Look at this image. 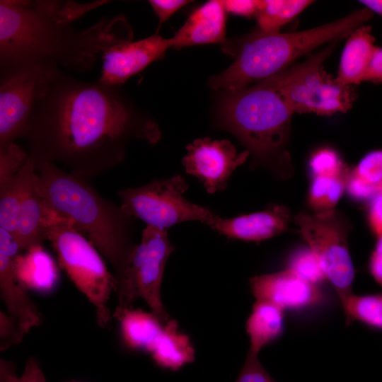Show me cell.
Instances as JSON below:
<instances>
[{
  "label": "cell",
  "instance_id": "1",
  "mask_svg": "<svg viewBox=\"0 0 382 382\" xmlns=\"http://www.w3.org/2000/svg\"><path fill=\"white\" fill-rule=\"evenodd\" d=\"M118 88L82 81L57 68L40 95L25 137L35 165L59 162L86 178L121 163L130 140L156 143V125Z\"/></svg>",
  "mask_w": 382,
  "mask_h": 382
},
{
  "label": "cell",
  "instance_id": "2",
  "mask_svg": "<svg viewBox=\"0 0 382 382\" xmlns=\"http://www.w3.org/2000/svg\"><path fill=\"white\" fill-rule=\"evenodd\" d=\"M111 1H0V76L37 64L91 70L99 54L131 41L132 31L122 16L103 18L78 30L73 23Z\"/></svg>",
  "mask_w": 382,
  "mask_h": 382
},
{
  "label": "cell",
  "instance_id": "3",
  "mask_svg": "<svg viewBox=\"0 0 382 382\" xmlns=\"http://www.w3.org/2000/svg\"><path fill=\"white\" fill-rule=\"evenodd\" d=\"M37 190L47 206L71 221L111 265L113 277L124 270L136 244L134 218L103 198L86 178L57 164L35 165Z\"/></svg>",
  "mask_w": 382,
  "mask_h": 382
},
{
  "label": "cell",
  "instance_id": "4",
  "mask_svg": "<svg viewBox=\"0 0 382 382\" xmlns=\"http://www.w3.org/2000/svg\"><path fill=\"white\" fill-rule=\"evenodd\" d=\"M294 113L267 80L223 99L219 127L236 137L252 156V168H263L276 179L294 173L288 149Z\"/></svg>",
  "mask_w": 382,
  "mask_h": 382
},
{
  "label": "cell",
  "instance_id": "5",
  "mask_svg": "<svg viewBox=\"0 0 382 382\" xmlns=\"http://www.w3.org/2000/svg\"><path fill=\"white\" fill-rule=\"evenodd\" d=\"M373 12L364 7L330 23L286 33L258 30L228 48L236 58L231 65L209 79L214 89L235 92L288 69L296 59L327 42L348 37L364 25Z\"/></svg>",
  "mask_w": 382,
  "mask_h": 382
},
{
  "label": "cell",
  "instance_id": "6",
  "mask_svg": "<svg viewBox=\"0 0 382 382\" xmlns=\"http://www.w3.org/2000/svg\"><path fill=\"white\" fill-rule=\"evenodd\" d=\"M61 268L95 307L98 325L105 328L111 319L108 302L114 291V277L101 254L74 225L59 215L47 231Z\"/></svg>",
  "mask_w": 382,
  "mask_h": 382
},
{
  "label": "cell",
  "instance_id": "7",
  "mask_svg": "<svg viewBox=\"0 0 382 382\" xmlns=\"http://www.w3.org/2000/svg\"><path fill=\"white\" fill-rule=\"evenodd\" d=\"M335 48L333 44L266 80L273 86L293 113L332 115L346 112L356 99L354 86L335 81L323 64Z\"/></svg>",
  "mask_w": 382,
  "mask_h": 382
},
{
  "label": "cell",
  "instance_id": "8",
  "mask_svg": "<svg viewBox=\"0 0 382 382\" xmlns=\"http://www.w3.org/2000/svg\"><path fill=\"white\" fill-rule=\"evenodd\" d=\"M174 250L167 230L146 226L124 270L114 277L117 306L130 308L141 298L166 324L170 318L162 303L161 287L166 262Z\"/></svg>",
  "mask_w": 382,
  "mask_h": 382
},
{
  "label": "cell",
  "instance_id": "9",
  "mask_svg": "<svg viewBox=\"0 0 382 382\" xmlns=\"http://www.w3.org/2000/svg\"><path fill=\"white\" fill-rule=\"evenodd\" d=\"M187 189L185 178L175 175L140 187L122 189L117 193L122 209L132 218L143 221L146 226L168 230L190 221L208 225L217 214L186 199L183 195Z\"/></svg>",
  "mask_w": 382,
  "mask_h": 382
},
{
  "label": "cell",
  "instance_id": "10",
  "mask_svg": "<svg viewBox=\"0 0 382 382\" xmlns=\"http://www.w3.org/2000/svg\"><path fill=\"white\" fill-rule=\"evenodd\" d=\"M294 221L342 305L353 294L354 278L348 247L349 221L335 209L315 214L300 212L294 216Z\"/></svg>",
  "mask_w": 382,
  "mask_h": 382
},
{
  "label": "cell",
  "instance_id": "11",
  "mask_svg": "<svg viewBox=\"0 0 382 382\" xmlns=\"http://www.w3.org/2000/svg\"><path fill=\"white\" fill-rule=\"evenodd\" d=\"M57 68L37 64L1 77L0 153L17 139H25L40 95Z\"/></svg>",
  "mask_w": 382,
  "mask_h": 382
},
{
  "label": "cell",
  "instance_id": "12",
  "mask_svg": "<svg viewBox=\"0 0 382 382\" xmlns=\"http://www.w3.org/2000/svg\"><path fill=\"white\" fill-rule=\"evenodd\" d=\"M183 159L185 171L196 177L209 193L224 190L234 170L250 156L245 150L238 153L231 141L197 139L186 146Z\"/></svg>",
  "mask_w": 382,
  "mask_h": 382
},
{
  "label": "cell",
  "instance_id": "13",
  "mask_svg": "<svg viewBox=\"0 0 382 382\" xmlns=\"http://www.w3.org/2000/svg\"><path fill=\"white\" fill-rule=\"evenodd\" d=\"M20 250L13 236L0 228V296L7 313L26 334L42 323V316L18 275L16 259Z\"/></svg>",
  "mask_w": 382,
  "mask_h": 382
},
{
  "label": "cell",
  "instance_id": "14",
  "mask_svg": "<svg viewBox=\"0 0 382 382\" xmlns=\"http://www.w3.org/2000/svg\"><path fill=\"white\" fill-rule=\"evenodd\" d=\"M170 47V38H163L157 33L137 41L113 45L102 54V71L98 81L119 86L162 58Z\"/></svg>",
  "mask_w": 382,
  "mask_h": 382
},
{
  "label": "cell",
  "instance_id": "15",
  "mask_svg": "<svg viewBox=\"0 0 382 382\" xmlns=\"http://www.w3.org/2000/svg\"><path fill=\"white\" fill-rule=\"evenodd\" d=\"M250 284L256 301L272 303L283 310L308 308L323 300L318 285L288 268L252 277Z\"/></svg>",
  "mask_w": 382,
  "mask_h": 382
},
{
  "label": "cell",
  "instance_id": "16",
  "mask_svg": "<svg viewBox=\"0 0 382 382\" xmlns=\"http://www.w3.org/2000/svg\"><path fill=\"white\" fill-rule=\"evenodd\" d=\"M290 221L286 207L270 204L262 211L233 218L217 215L207 226L228 238L259 242L284 232Z\"/></svg>",
  "mask_w": 382,
  "mask_h": 382
},
{
  "label": "cell",
  "instance_id": "17",
  "mask_svg": "<svg viewBox=\"0 0 382 382\" xmlns=\"http://www.w3.org/2000/svg\"><path fill=\"white\" fill-rule=\"evenodd\" d=\"M226 13L221 1L206 2L195 9L175 35L170 38L171 47L224 43Z\"/></svg>",
  "mask_w": 382,
  "mask_h": 382
},
{
  "label": "cell",
  "instance_id": "18",
  "mask_svg": "<svg viewBox=\"0 0 382 382\" xmlns=\"http://www.w3.org/2000/svg\"><path fill=\"white\" fill-rule=\"evenodd\" d=\"M37 173L31 180L18 214L13 238L20 250L42 245L47 231L57 214L45 203L36 183Z\"/></svg>",
  "mask_w": 382,
  "mask_h": 382
},
{
  "label": "cell",
  "instance_id": "19",
  "mask_svg": "<svg viewBox=\"0 0 382 382\" xmlns=\"http://www.w3.org/2000/svg\"><path fill=\"white\" fill-rule=\"evenodd\" d=\"M371 28L361 25L349 36L342 52L337 83L354 86L364 82V78L372 57L378 50Z\"/></svg>",
  "mask_w": 382,
  "mask_h": 382
},
{
  "label": "cell",
  "instance_id": "20",
  "mask_svg": "<svg viewBox=\"0 0 382 382\" xmlns=\"http://www.w3.org/2000/svg\"><path fill=\"white\" fill-rule=\"evenodd\" d=\"M112 316L119 323L123 342L133 350L150 352L165 325L152 312L132 307L117 306Z\"/></svg>",
  "mask_w": 382,
  "mask_h": 382
},
{
  "label": "cell",
  "instance_id": "21",
  "mask_svg": "<svg viewBox=\"0 0 382 382\" xmlns=\"http://www.w3.org/2000/svg\"><path fill=\"white\" fill-rule=\"evenodd\" d=\"M159 366L172 371L195 360L190 338L179 330L178 323L169 320L149 352Z\"/></svg>",
  "mask_w": 382,
  "mask_h": 382
},
{
  "label": "cell",
  "instance_id": "22",
  "mask_svg": "<svg viewBox=\"0 0 382 382\" xmlns=\"http://www.w3.org/2000/svg\"><path fill=\"white\" fill-rule=\"evenodd\" d=\"M284 330V310L262 301H256L246 322L250 338L248 353L258 355L267 345L278 338Z\"/></svg>",
  "mask_w": 382,
  "mask_h": 382
},
{
  "label": "cell",
  "instance_id": "23",
  "mask_svg": "<svg viewBox=\"0 0 382 382\" xmlns=\"http://www.w3.org/2000/svg\"><path fill=\"white\" fill-rule=\"evenodd\" d=\"M35 173V165L28 157V161L18 173L0 185V228L6 230L13 237L21 204Z\"/></svg>",
  "mask_w": 382,
  "mask_h": 382
},
{
  "label": "cell",
  "instance_id": "24",
  "mask_svg": "<svg viewBox=\"0 0 382 382\" xmlns=\"http://www.w3.org/2000/svg\"><path fill=\"white\" fill-rule=\"evenodd\" d=\"M25 255L16 259L18 275L27 289L47 291L53 288L57 279L53 262L42 245L33 247Z\"/></svg>",
  "mask_w": 382,
  "mask_h": 382
},
{
  "label": "cell",
  "instance_id": "25",
  "mask_svg": "<svg viewBox=\"0 0 382 382\" xmlns=\"http://www.w3.org/2000/svg\"><path fill=\"white\" fill-rule=\"evenodd\" d=\"M346 190L358 200L372 199L382 191V149L370 151L349 170Z\"/></svg>",
  "mask_w": 382,
  "mask_h": 382
},
{
  "label": "cell",
  "instance_id": "26",
  "mask_svg": "<svg viewBox=\"0 0 382 382\" xmlns=\"http://www.w3.org/2000/svg\"><path fill=\"white\" fill-rule=\"evenodd\" d=\"M313 2L309 0L260 1L255 16L259 30L265 33L279 32L282 26L292 21Z\"/></svg>",
  "mask_w": 382,
  "mask_h": 382
},
{
  "label": "cell",
  "instance_id": "27",
  "mask_svg": "<svg viewBox=\"0 0 382 382\" xmlns=\"http://www.w3.org/2000/svg\"><path fill=\"white\" fill-rule=\"evenodd\" d=\"M347 180L342 177H313L308 199L316 213L335 209L346 189Z\"/></svg>",
  "mask_w": 382,
  "mask_h": 382
},
{
  "label": "cell",
  "instance_id": "28",
  "mask_svg": "<svg viewBox=\"0 0 382 382\" xmlns=\"http://www.w3.org/2000/svg\"><path fill=\"white\" fill-rule=\"evenodd\" d=\"M342 306L347 324L356 320L382 329V294L358 296L353 294Z\"/></svg>",
  "mask_w": 382,
  "mask_h": 382
},
{
  "label": "cell",
  "instance_id": "29",
  "mask_svg": "<svg viewBox=\"0 0 382 382\" xmlns=\"http://www.w3.org/2000/svg\"><path fill=\"white\" fill-rule=\"evenodd\" d=\"M309 166L313 177L347 178L349 173L338 154L328 148L314 152L311 157Z\"/></svg>",
  "mask_w": 382,
  "mask_h": 382
},
{
  "label": "cell",
  "instance_id": "30",
  "mask_svg": "<svg viewBox=\"0 0 382 382\" xmlns=\"http://www.w3.org/2000/svg\"><path fill=\"white\" fill-rule=\"evenodd\" d=\"M287 268L316 285L326 279L318 258L309 248L294 253L289 260Z\"/></svg>",
  "mask_w": 382,
  "mask_h": 382
},
{
  "label": "cell",
  "instance_id": "31",
  "mask_svg": "<svg viewBox=\"0 0 382 382\" xmlns=\"http://www.w3.org/2000/svg\"><path fill=\"white\" fill-rule=\"evenodd\" d=\"M0 382H47L40 362L34 357L26 361L25 369L20 377L16 372L14 363L1 359Z\"/></svg>",
  "mask_w": 382,
  "mask_h": 382
},
{
  "label": "cell",
  "instance_id": "32",
  "mask_svg": "<svg viewBox=\"0 0 382 382\" xmlns=\"http://www.w3.org/2000/svg\"><path fill=\"white\" fill-rule=\"evenodd\" d=\"M28 157V151L15 143L0 153V185L18 173Z\"/></svg>",
  "mask_w": 382,
  "mask_h": 382
},
{
  "label": "cell",
  "instance_id": "33",
  "mask_svg": "<svg viewBox=\"0 0 382 382\" xmlns=\"http://www.w3.org/2000/svg\"><path fill=\"white\" fill-rule=\"evenodd\" d=\"M25 334L16 320L8 313L0 311V350L19 345Z\"/></svg>",
  "mask_w": 382,
  "mask_h": 382
},
{
  "label": "cell",
  "instance_id": "34",
  "mask_svg": "<svg viewBox=\"0 0 382 382\" xmlns=\"http://www.w3.org/2000/svg\"><path fill=\"white\" fill-rule=\"evenodd\" d=\"M235 382H277L261 364L258 355L248 352L245 363Z\"/></svg>",
  "mask_w": 382,
  "mask_h": 382
},
{
  "label": "cell",
  "instance_id": "35",
  "mask_svg": "<svg viewBox=\"0 0 382 382\" xmlns=\"http://www.w3.org/2000/svg\"><path fill=\"white\" fill-rule=\"evenodd\" d=\"M191 2L186 0H150L149 4L158 18L159 25L166 22L175 12Z\"/></svg>",
  "mask_w": 382,
  "mask_h": 382
},
{
  "label": "cell",
  "instance_id": "36",
  "mask_svg": "<svg viewBox=\"0 0 382 382\" xmlns=\"http://www.w3.org/2000/svg\"><path fill=\"white\" fill-rule=\"evenodd\" d=\"M226 12L245 17L255 16L259 6L257 0H222Z\"/></svg>",
  "mask_w": 382,
  "mask_h": 382
},
{
  "label": "cell",
  "instance_id": "37",
  "mask_svg": "<svg viewBox=\"0 0 382 382\" xmlns=\"http://www.w3.org/2000/svg\"><path fill=\"white\" fill-rule=\"evenodd\" d=\"M369 224L377 237L382 236V192L372 199L369 207Z\"/></svg>",
  "mask_w": 382,
  "mask_h": 382
},
{
  "label": "cell",
  "instance_id": "38",
  "mask_svg": "<svg viewBox=\"0 0 382 382\" xmlns=\"http://www.w3.org/2000/svg\"><path fill=\"white\" fill-rule=\"evenodd\" d=\"M369 262V270L374 279L382 286V236L377 237Z\"/></svg>",
  "mask_w": 382,
  "mask_h": 382
},
{
  "label": "cell",
  "instance_id": "39",
  "mask_svg": "<svg viewBox=\"0 0 382 382\" xmlns=\"http://www.w3.org/2000/svg\"><path fill=\"white\" fill-rule=\"evenodd\" d=\"M364 81L382 83V48L378 47L374 53L365 74Z\"/></svg>",
  "mask_w": 382,
  "mask_h": 382
},
{
  "label": "cell",
  "instance_id": "40",
  "mask_svg": "<svg viewBox=\"0 0 382 382\" xmlns=\"http://www.w3.org/2000/svg\"><path fill=\"white\" fill-rule=\"evenodd\" d=\"M359 2L373 13L382 16V0H362Z\"/></svg>",
  "mask_w": 382,
  "mask_h": 382
},
{
  "label": "cell",
  "instance_id": "41",
  "mask_svg": "<svg viewBox=\"0 0 382 382\" xmlns=\"http://www.w3.org/2000/svg\"><path fill=\"white\" fill-rule=\"evenodd\" d=\"M381 192H382V191Z\"/></svg>",
  "mask_w": 382,
  "mask_h": 382
}]
</instances>
